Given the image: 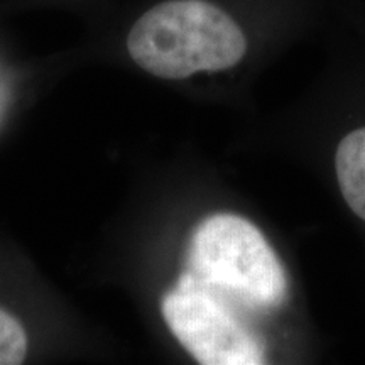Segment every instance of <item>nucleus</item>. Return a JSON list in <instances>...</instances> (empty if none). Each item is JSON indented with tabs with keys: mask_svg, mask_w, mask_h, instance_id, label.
Here are the masks:
<instances>
[{
	"mask_svg": "<svg viewBox=\"0 0 365 365\" xmlns=\"http://www.w3.org/2000/svg\"><path fill=\"white\" fill-rule=\"evenodd\" d=\"M132 61L163 80L225 71L247 56L239 21L210 0H164L134 22L127 36Z\"/></svg>",
	"mask_w": 365,
	"mask_h": 365,
	"instance_id": "f257e3e1",
	"label": "nucleus"
},
{
	"mask_svg": "<svg viewBox=\"0 0 365 365\" xmlns=\"http://www.w3.org/2000/svg\"><path fill=\"white\" fill-rule=\"evenodd\" d=\"M181 277L242 314L271 313L287 296L281 259L252 222L234 213H215L200 222Z\"/></svg>",
	"mask_w": 365,
	"mask_h": 365,
	"instance_id": "f03ea898",
	"label": "nucleus"
},
{
	"mask_svg": "<svg viewBox=\"0 0 365 365\" xmlns=\"http://www.w3.org/2000/svg\"><path fill=\"white\" fill-rule=\"evenodd\" d=\"M161 313L186 352L202 365H261L266 349L244 314L180 277L163 296Z\"/></svg>",
	"mask_w": 365,
	"mask_h": 365,
	"instance_id": "7ed1b4c3",
	"label": "nucleus"
},
{
	"mask_svg": "<svg viewBox=\"0 0 365 365\" xmlns=\"http://www.w3.org/2000/svg\"><path fill=\"white\" fill-rule=\"evenodd\" d=\"M335 170L346 205L365 222V127L352 130L340 140Z\"/></svg>",
	"mask_w": 365,
	"mask_h": 365,
	"instance_id": "20e7f679",
	"label": "nucleus"
},
{
	"mask_svg": "<svg viewBox=\"0 0 365 365\" xmlns=\"http://www.w3.org/2000/svg\"><path fill=\"white\" fill-rule=\"evenodd\" d=\"M27 357V333L19 319L0 308V365H19Z\"/></svg>",
	"mask_w": 365,
	"mask_h": 365,
	"instance_id": "39448f33",
	"label": "nucleus"
}]
</instances>
